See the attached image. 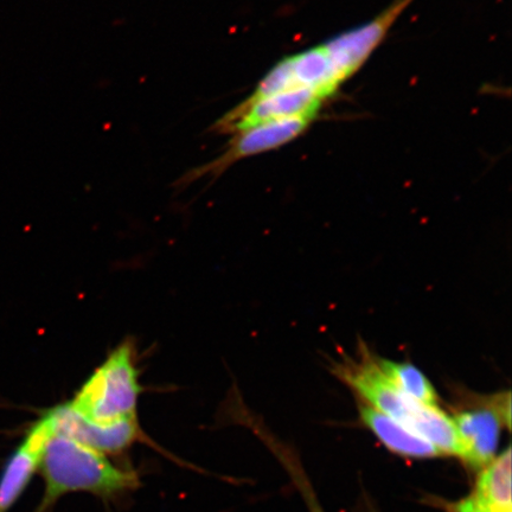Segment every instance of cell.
<instances>
[{"label":"cell","mask_w":512,"mask_h":512,"mask_svg":"<svg viewBox=\"0 0 512 512\" xmlns=\"http://www.w3.org/2000/svg\"><path fill=\"white\" fill-rule=\"evenodd\" d=\"M313 512H318V511H313Z\"/></svg>","instance_id":"obj_12"},{"label":"cell","mask_w":512,"mask_h":512,"mask_svg":"<svg viewBox=\"0 0 512 512\" xmlns=\"http://www.w3.org/2000/svg\"><path fill=\"white\" fill-rule=\"evenodd\" d=\"M40 471L44 495L36 512H46L61 497L74 492L113 497L139 484L136 473L113 465L105 454L57 434L51 435L44 448Z\"/></svg>","instance_id":"obj_2"},{"label":"cell","mask_w":512,"mask_h":512,"mask_svg":"<svg viewBox=\"0 0 512 512\" xmlns=\"http://www.w3.org/2000/svg\"><path fill=\"white\" fill-rule=\"evenodd\" d=\"M336 374L366 405L400 422L432 443L441 454L460 457L452 416L439 406L420 403L396 389L383 375L377 357L364 348L358 360L339 363Z\"/></svg>","instance_id":"obj_1"},{"label":"cell","mask_w":512,"mask_h":512,"mask_svg":"<svg viewBox=\"0 0 512 512\" xmlns=\"http://www.w3.org/2000/svg\"><path fill=\"white\" fill-rule=\"evenodd\" d=\"M315 120L316 118L312 117H298L271 121L235 134L219 157L189 171L179 183L190 184L198 178L207 176L216 178L242 159L278 150L302 137Z\"/></svg>","instance_id":"obj_6"},{"label":"cell","mask_w":512,"mask_h":512,"mask_svg":"<svg viewBox=\"0 0 512 512\" xmlns=\"http://www.w3.org/2000/svg\"><path fill=\"white\" fill-rule=\"evenodd\" d=\"M134 356L131 342L121 344L83 383L73 401L68 402L70 407L100 425L137 419L142 386Z\"/></svg>","instance_id":"obj_3"},{"label":"cell","mask_w":512,"mask_h":512,"mask_svg":"<svg viewBox=\"0 0 512 512\" xmlns=\"http://www.w3.org/2000/svg\"><path fill=\"white\" fill-rule=\"evenodd\" d=\"M51 435L48 422L42 416L6 460L0 471V512H9L14 508L28 489L32 478L40 470L42 454Z\"/></svg>","instance_id":"obj_8"},{"label":"cell","mask_w":512,"mask_h":512,"mask_svg":"<svg viewBox=\"0 0 512 512\" xmlns=\"http://www.w3.org/2000/svg\"><path fill=\"white\" fill-rule=\"evenodd\" d=\"M377 364L387 380L402 394L428 406H438V394L421 370L408 362H395L377 357Z\"/></svg>","instance_id":"obj_11"},{"label":"cell","mask_w":512,"mask_h":512,"mask_svg":"<svg viewBox=\"0 0 512 512\" xmlns=\"http://www.w3.org/2000/svg\"><path fill=\"white\" fill-rule=\"evenodd\" d=\"M460 446V458L483 470L496 458L502 427H510V392L479 400L477 406L460 409L452 418Z\"/></svg>","instance_id":"obj_4"},{"label":"cell","mask_w":512,"mask_h":512,"mask_svg":"<svg viewBox=\"0 0 512 512\" xmlns=\"http://www.w3.org/2000/svg\"><path fill=\"white\" fill-rule=\"evenodd\" d=\"M360 414L363 424L373 432L390 451L408 458H435L443 456L430 441L409 430L388 415L362 402Z\"/></svg>","instance_id":"obj_10"},{"label":"cell","mask_w":512,"mask_h":512,"mask_svg":"<svg viewBox=\"0 0 512 512\" xmlns=\"http://www.w3.org/2000/svg\"><path fill=\"white\" fill-rule=\"evenodd\" d=\"M456 512H512L511 450L486 465L469 497L454 504Z\"/></svg>","instance_id":"obj_9"},{"label":"cell","mask_w":512,"mask_h":512,"mask_svg":"<svg viewBox=\"0 0 512 512\" xmlns=\"http://www.w3.org/2000/svg\"><path fill=\"white\" fill-rule=\"evenodd\" d=\"M330 98L311 88L293 89L266 96L256 101L243 100L232 111L224 114L211 126L216 134H235L255 126L283 119L312 117L316 118L326 101Z\"/></svg>","instance_id":"obj_5"},{"label":"cell","mask_w":512,"mask_h":512,"mask_svg":"<svg viewBox=\"0 0 512 512\" xmlns=\"http://www.w3.org/2000/svg\"><path fill=\"white\" fill-rule=\"evenodd\" d=\"M43 416L53 434L72 439L105 456L125 451L142 435L137 419L110 425L95 424L75 412L69 403L50 409Z\"/></svg>","instance_id":"obj_7"}]
</instances>
